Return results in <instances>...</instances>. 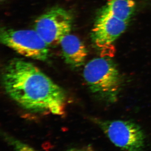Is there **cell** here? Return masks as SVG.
<instances>
[{"label": "cell", "mask_w": 151, "mask_h": 151, "mask_svg": "<svg viewBox=\"0 0 151 151\" xmlns=\"http://www.w3.org/2000/svg\"><path fill=\"white\" fill-rule=\"evenodd\" d=\"M2 78L6 93L25 110L56 116L65 113V92L32 63L12 59L4 68Z\"/></svg>", "instance_id": "6da1fadb"}, {"label": "cell", "mask_w": 151, "mask_h": 151, "mask_svg": "<svg viewBox=\"0 0 151 151\" xmlns=\"http://www.w3.org/2000/svg\"><path fill=\"white\" fill-rule=\"evenodd\" d=\"M83 76L89 89L105 103L118 100L122 80L118 68L110 57L91 60L84 66Z\"/></svg>", "instance_id": "7a4b0ae2"}, {"label": "cell", "mask_w": 151, "mask_h": 151, "mask_svg": "<svg viewBox=\"0 0 151 151\" xmlns=\"http://www.w3.org/2000/svg\"><path fill=\"white\" fill-rule=\"evenodd\" d=\"M114 145L123 151H145L146 136L139 125L122 120L92 119Z\"/></svg>", "instance_id": "3957f363"}, {"label": "cell", "mask_w": 151, "mask_h": 151, "mask_svg": "<svg viewBox=\"0 0 151 151\" xmlns=\"http://www.w3.org/2000/svg\"><path fill=\"white\" fill-rule=\"evenodd\" d=\"M1 42L23 56L40 61L49 56V46L35 30L15 29L3 27Z\"/></svg>", "instance_id": "277c9868"}, {"label": "cell", "mask_w": 151, "mask_h": 151, "mask_svg": "<svg viewBox=\"0 0 151 151\" xmlns=\"http://www.w3.org/2000/svg\"><path fill=\"white\" fill-rule=\"evenodd\" d=\"M129 23L113 16L105 6L99 11L91 37L101 57L111 58L114 55L113 44L127 29Z\"/></svg>", "instance_id": "5b68a950"}, {"label": "cell", "mask_w": 151, "mask_h": 151, "mask_svg": "<svg viewBox=\"0 0 151 151\" xmlns=\"http://www.w3.org/2000/svg\"><path fill=\"white\" fill-rule=\"evenodd\" d=\"M73 23V16L68 11L54 7L35 20V30L49 46H55L70 33Z\"/></svg>", "instance_id": "8992f818"}, {"label": "cell", "mask_w": 151, "mask_h": 151, "mask_svg": "<svg viewBox=\"0 0 151 151\" xmlns=\"http://www.w3.org/2000/svg\"><path fill=\"white\" fill-rule=\"evenodd\" d=\"M60 44L64 60L68 65L73 68H78L84 65L87 50L78 37L69 34L62 39Z\"/></svg>", "instance_id": "52a82bcc"}, {"label": "cell", "mask_w": 151, "mask_h": 151, "mask_svg": "<svg viewBox=\"0 0 151 151\" xmlns=\"http://www.w3.org/2000/svg\"><path fill=\"white\" fill-rule=\"evenodd\" d=\"M105 6L116 17L129 22L134 13L136 3L134 0H108Z\"/></svg>", "instance_id": "ba28073f"}, {"label": "cell", "mask_w": 151, "mask_h": 151, "mask_svg": "<svg viewBox=\"0 0 151 151\" xmlns=\"http://www.w3.org/2000/svg\"><path fill=\"white\" fill-rule=\"evenodd\" d=\"M1 135L4 141L15 151H39L7 133L3 132Z\"/></svg>", "instance_id": "9c48e42d"}, {"label": "cell", "mask_w": 151, "mask_h": 151, "mask_svg": "<svg viewBox=\"0 0 151 151\" xmlns=\"http://www.w3.org/2000/svg\"><path fill=\"white\" fill-rule=\"evenodd\" d=\"M91 151L88 150L86 149H80V148H70L68 149L67 151Z\"/></svg>", "instance_id": "30bf717a"}, {"label": "cell", "mask_w": 151, "mask_h": 151, "mask_svg": "<svg viewBox=\"0 0 151 151\" xmlns=\"http://www.w3.org/2000/svg\"><path fill=\"white\" fill-rule=\"evenodd\" d=\"M5 1V0H1V2H4V1Z\"/></svg>", "instance_id": "8fae6325"}]
</instances>
